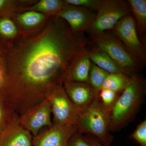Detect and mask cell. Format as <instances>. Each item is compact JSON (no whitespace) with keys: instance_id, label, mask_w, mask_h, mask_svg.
Listing matches in <instances>:
<instances>
[{"instance_id":"cell-6","label":"cell","mask_w":146,"mask_h":146,"mask_svg":"<svg viewBox=\"0 0 146 146\" xmlns=\"http://www.w3.org/2000/svg\"><path fill=\"white\" fill-rule=\"evenodd\" d=\"M110 33L122 43L129 52L142 65L146 63V47L138 36L136 22L131 15L121 19Z\"/></svg>"},{"instance_id":"cell-24","label":"cell","mask_w":146,"mask_h":146,"mask_svg":"<svg viewBox=\"0 0 146 146\" xmlns=\"http://www.w3.org/2000/svg\"><path fill=\"white\" fill-rule=\"evenodd\" d=\"M140 146H146V120L141 121L131 135Z\"/></svg>"},{"instance_id":"cell-27","label":"cell","mask_w":146,"mask_h":146,"mask_svg":"<svg viewBox=\"0 0 146 146\" xmlns=\"http://www.w3.org/2000/svg\"><path fill=\"white\" fill-rule=\"evenodd\" d=\"M85 138L89 146H106L101 143L98 140L90 138L89 136H85Z\"/></svg>"},{"instance_id":"cell-13","label":"cell","mask_w":146,"mask_h":146,"mask_svg":"<svg viewBox=\"0 0 146 146\" xmlns=\"http://www.w3.org/2000/svg\"><path fill=\"white\" fill-rule=\"evenodd\" d=\"M50 16L33 11H21L12 16L21 34L35 31L46 24Z\"/></svg>"},{"instance_id":"cell-14","label":"cell","mask_w":146,"mask_h":146,"mask_svg":"<svg viewBox=\"0 0 146 146\" xmlns=\"http://www.w3.org/2000/svg\"><path fill=\"white\" fill-rule=\"evenodd\" d=\"M91 62L86 49L73 60L65 76V80L88 83Z\"/></svg>"},{"instance_id":"cell-21","label":"cell","mask_w":146,"mask_h":146,"mask_svg":"<svg viewBox=\"0 0 146 146\" xmlns=\"http://www.w3.org/2000/svg\"><path fill=\"white\" fill-rule=\"evenodd\" d=\"M109 74L108 72L92 63L88 84L99 93L102 85Z\"/></svg>"},{"instance_id":"cell-19","label":"cell","mask_w":146,"mask_h":146,"mask_svg":"<svg viewBox=\"0 0 146 146\" xmlns=\"http://www.w3.org/2000/svg\"><path fill=\"white\" fill-rule=\"evenodd\" d=\"M131 79V77L123 73L109 74L102 85L100 90L109 89L121 94L129 84Z\"/></svg>"},{"instance_id":"cell-7","label":"cell","mask_w":146,"mask_h":146,"mask_svg":"<svg viewBox=\"0 0 146 146\" xmlns=\"http://www.w3.org/2000/svg\"><path fill=\"white\" fill-rule=\"evenodd\" d=\"M47 98L49 101L53 124H77L81 111L71 102L60 86L54 90Z\"/></svg>"},{"instance_id":"cell-9","label":"cell","mask_w":146,"mask_h":146,"mask_svg":"<svg viewBox=\"0 0 146 146\" xmlns=\"http://www.w3.org/2000/svg\"><path fill=\"white\" fill-rule=\"evenodd\" d=\"M96 15L89 9L66 3L57 16L67 23L73 33L82 36L91 26Z\"/></svg>"},{"instance_id":"cell-22","label":"cell","mask_w":146,"mask_h":146,"mask_svg":"<svg viewBox=\"0 0 146 146\" xmlns=\"http://www.w3.org/2000/svg\"><path fill=\"white\" fill-rule=\"evenodd\" d=\"M67 4L80 7L98 12L104 2V0H65Z\"/></svg>"},{"instance_id":"cell-17","label":"cell","mask_w":146,"mask_h":146,"mask_svg":"<svg viewBox=\"0 0 146 146\" xmlns=\"http://www.w3.org/2000/svg\"><path fill=\"white\" fill-rule=\"evenodd\" d=\"M66 5L65 1L40 0L27 7H20L19 11H33L50 16H57Z\"/></svg>"},{"instance_id":"cell-3","label":"cell","mask_w":146,"mask_h":146,"mask_svg":"<svg viewBox=\"0 0 146 146\" xmlns=\"http://www.w3.org/2000/svg\"><path fill=\"white\" fill-rule=\"evenodd\" d=\"M109 124V110L99 97L89 108L80 113L77 125L80 133L92 134L103 145L110 146L113 137L110 133Z\"/></svg>"},{"instance_id":"cell-11","label":"cell","mask_w":146,"mask_h":146,"mask_svg":"<svg viewBox=\"0 0 146 146\" xmlns=\"http://www.w3.org/2000/svg\"><path fill=\"white\" fill-rule=\"evenodd\" d=\"M63 87L69 98L81 112L89 108L99 97V93L85 82L65 80Z\"/></svg>"},{"instance_id":"cell-2","label":"cell","mask_w":146,"mask_h":146,"mask_svg":"<svg viewBox=\"0 0 146 146\" xmlns=\"http://www.w3.org/2000/svg\"><path fill=\"white\" fill-rule=\"evenodd\" d=\"M146 91L145 79L136 74L109 110L110 131L122 129L132 121L141 109Z\"/></svg>"},{"instance_id":"cell-25","label":"cell","mask_w":146,"mask_h":146,"mask_svg":"<svg viewBox=\"0 0 146 146\" xmlns=\"http://www.w3.org/2000/svg\"><path fill=\"white\" fill-rule=\"evenodd\" d=\"M66 146H89L85 136H83L82 133L78 130L71 136Z\"/></svg>"},{"instance_id":"cell-1","label":"cell","mask_w":146,"mask_h":146,"mask_svg":"<svg viewBox=\"0 0 146 146\" xmlns=\"http://www.w3.org/2000/svg\"><path fill=\"white\" fill-rule=\"evenodd\" d=\"M88 41L54 16L39 29L21 34L9 46L2 91L19 117L63 86L68 68Z\"/></svg>"},{"instance_id":"cell-18","label":"cell","mask_w":146,"mask_h":146,"mask_svg":"<svg viewBox=\"0 0 146 146\" xmlns=\"http://www.w3.org/2000/svg\"><path fill=\"white\" fill-rule=\"evenodd\" d=\"M19 117L3 92L0 91V135Z\"/></svg>"},{"instance_id":"cell-5","label":"cell","mask_w":146,"mask_h":146,"mask_svg":"<svg viewBox=\"0 0 146 146\" xmlns=\"http://www.w3.org/2000/svg\"><path fill=\"white\" fill-rule=\"evenodd\" d=\"M131 13L127 1L104 0L101 7L96 13L93 24L86 32L92 36L111 31L121 19Z\"/></svg>"},{"instance_id":"cell-10","label":"cell","mask_w":146,"mask_h":146,"mask_svg":"<svg viewBox=\"0 0 146 146\" xmlns=\"http://www.w3.org/2000/svg\"><path fill=\"white\" fill-rule=\"evenodd\" d=\"M78 130L76 125L53 124L33 136V146H66L69 139Z\"/></svg>"},{"instance_id":"cell-16","label":"cell","mask_w":146,"mask_h":146,"mask_svg":"<svg viewBox=\"0 0 146 146\" xmlns=\"http://www.w3.org/2000/svg\"><path fill=\"white\" fill-rule=\"evenodd\" d=\"M88 54L92 63L109 74H125L120 66L102 50L92 48L91 50H88Z\"/></svg>"},{"instance_id":"cell-4","label":"cell","mask_w":146,"mask_h":146,"mask_svg":"<svg viewBox=\"0 0 146 146\" xmlns=\"http://www.w3.org/2000/svg\"><path fill=\"white\" fill-rule=\"evenodd\" d=\"M88 45L106 53L129 77L138 74L144 67L131 54L121 42L111 33L105 32L90 36Z\"/></svg>"},{"instance_id":"cell-28","label":"cell","mask_w":146,"mask_h":146,"mask_svg":"<svg viewBox=\"0 0 146 146\" xmlns=\"http://www.w3.org/2000/svg\"><path fill=\"white\" fill-rule=\"evenodd\" d=\"M5 63V60H4L1 52L0 51V68H3L6 71Z\"/></svg>"},{"instance_id":"cell-15","label":"cell","mask_w":146,"mask_h":146,"mask_svg":"<svg viewBox=\"0 0 146 146\" xmlns=\"http://www.w3.org/2000/svg\"><path fill=\"white\" fill-rule=\"evenodd\" d=\"M131 12L134 15L139 38L143 44L146 45V1L128 0Z\"/></svg>"},{"instance_id":"cell-12","label":"cell","mask_w":146,"mask_h":146,"mask_svg":"<svg viewBox=\"0 0 146 146\" xmlns=\"http://www.w3.org/2000/svg\"><path fill=\"white\" fill-rule=\"evenodd\" d=\"M18 118L0 135V146H33V136L20 125Z\"/></svg>"},{"instance_id":"cell-26","label":"cell","mask_w":146,"mask_h":146,"mask_svg":"<svg viewBox=\"0 0 146 146\" xmlns=\"http://www.w3.org/2000/svg\"><path fill=\"white\" fill-rule=\"evenodd\" d=\"M6 74V71L0 68V91H2L5 84Z\"/></svg>"},{"instance_id":"cell-8","label":"cell","mask_w":146,"mask_h":146,"mask_svg":"<svg viewBox=\"0 0 146 146\" xmlns=\"http://www.w3.org/2000/svg\"><path fill=\"white\" fill-rule=\"evenodd\" d=\"M51 114L50 104L47 98L19 117L18 122L22 127L29 131L33 136H35L43 128L46 127L49 128L52 126Z\"/></svg>"},{"instance_id":"cell-20","label":"cell","mask_w":146,"mask_h":146,"mask_svg":"<svg viewBox=\"0 0 146 146\" xmlns=\"http://www.w3.org/2000/svg\"><path fill=\"white\" fill-rule=\"evenodd\" d=\"M0 35L10 42L9 46L21 35L20 30L11 17L6 16L0 19Z\"/></svg>"},{"instance_id":"cell-23","label":"cell","mask_w":146,"mask_h":146,"mask_svg":"<svg viewBox=\"0 0 146 146\" xmlns=\"http://www.w3.org/2000/svg\"><path fill=\"white\" fill-rule=\"evenodd\" d=\"M120 94L110 89H102L99 93L101 102L105 107L109 110L113 106Z\"/></svg>"}]
</instances>
